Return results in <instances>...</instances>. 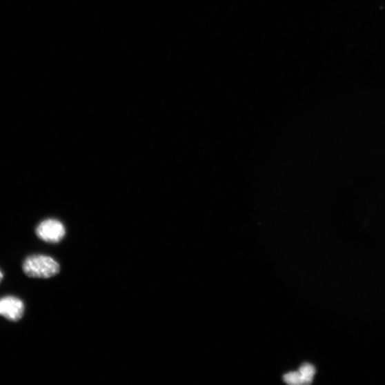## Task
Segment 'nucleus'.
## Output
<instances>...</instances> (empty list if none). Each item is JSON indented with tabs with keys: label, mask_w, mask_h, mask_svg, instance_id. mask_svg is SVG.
<instances>
[{
	"label": "nucleus",
	"mask_w": 385,
	"mask_h": 385,
	"mask_svg": "<svg viewBox=\"0 0 385 385\" xmlns=\"http://www.w3.org/2000/svg\"><path fill=\"white\" fill-rule=\"evenodd\" d=\"M299 373L302 375V383L310 384L315 374V369L312 365H310V364H305V365L299 368Z\"/></svg>",
	"instance_id": "4"
},
{
	"label": "nucleus",
	"mask_w": 385,
	"mask_h": 385,
	"mask_svg": "<svg viewBox=\"0 0 385 385\" xmlns=\"http://www.w3.org/2000/svg\"><path fill=\"white\" fill-rule=\"evenodd\" d=\"M24 273L33 278L47 279L59 274L60 266L52 257L34 255L27 258L23 265Z\"/></svg>",
	"instance_id": "1"
},
{
	"label": "nucleus",
	"mask_w": 385,
	"mask_h": 385,
	"mask_svg": "<svg viewBox=\"0 0 385 385\" xmlns=\"http://www.w3.org/2000/svg\"><path fill=\"white\" fill-rule=\"evenodd\" d=\"M36 233L43 241L57 244L66 237V230L60 221L48 219L37 226Z\"/></svg>",
	"instance_id": "2"
},
{
	"label": "nucleus",
	"mask_w": 385,
	"mask_h": 385,
	"mask_svg": "<svg viewBox=\"0 0 385 385\" xmlns=\"http://www.w3.org/2000/svg\"><path fill=\"white\" fill-rule=\"evenodd\" d=\"M24 313L25 305L19 298L6 296L0 299V315L8 320L16 322L23 317Z\"/></svg>",
	"instance_id": "3"
},
{
	"label": "nucleus",
	"mask_w": 385,
	"mask_h": 385,
	"mask_svg": "<svg viewBox=\"0 0 385 385\" xmlns=\"http://www.w3.org/2000/svg\"><path fill=\"white\" fill-rule=\"evenodd\" d=\"M284 381L288 384H302V375L299 372H292L287 373L284 376Z\"/></svg>",
	"instance_id": "5"
},
{
	"label": "nucleus",
	"mask_w": 385,
	"mask_h": 385,
	"mask_svg": "<svg viewBox=\"0 0 385 385\" xmlns=\"http://www.w3.org/2000/svg\"><path fill=\"white\" fill-rule=\"evenodd\" d=\"M3 279V274L2 271L0 270V283H1Z\"/></svg>",
	"instance_id": "6"
}]
</instances>
